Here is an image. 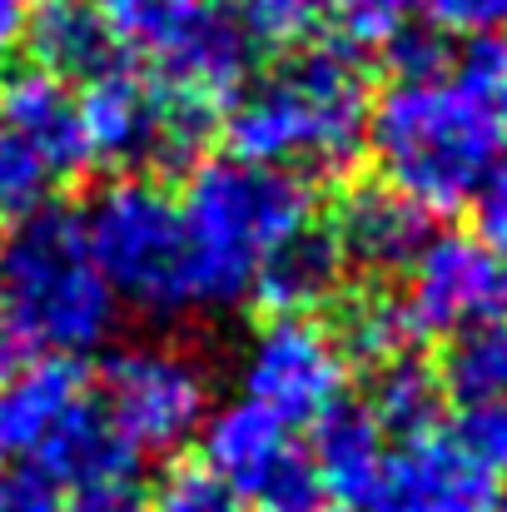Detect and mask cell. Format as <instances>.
I'll list each match as a JSON object with an SVG mask.
<instances>
[{
	"mask_svg": "<svg viewBox=\"0 0 507 512\" xmlns=\"http://www.w3.org/2000/svg\"><path fill=\"white\" fill-rule=\"evenodd\" d=\"M90 259L100 264L115 304L145 319L189 314V239L179 199L150 174L105 179L80 214Z\"/></svg>",
	"mask_w": 507,
	"mask_h": 512,
	"instance_id": "5",
	"label": "cell"
},
{
	"mask_svg": "<svg viewBox=\"0 0 507 512\" xmlns=\"http://www.w3.org/2000/svg\"><path fill=\"white\" fill-rule=\"evenodd\" d=\"M0 512H60V498H55V488L40 473H30V478H10L5 483Z\"/></svg>",
	"mask_w": 507,
	"mask_h": 512,
	"instance_id": "34",
	"label": "cell"
},
{
	"mask_svg": "<svg viewBox=\"0 0 507 512\" xmlns=\"http://www.w3.org/2000/svg\"><path fill=\"white\" fill-rule=\"evenodd\" d=\"M0 125H10L40 160L60 179L90 170V150L80 135V110L65 80L45 70H15L0 80Z\"/></svg>",
	"mask_w": 507,
	"mask_h": 512,
	"instance_id": "16",
	"label": "cell"
},
{
	"mask_svg": "<svg viewBox=\"0 0 507 512\" xmlns=\"http://www.w3.org/2000/svg\"><path fill=\"white\" fill-rule=\"evenodd\" d=\"M458 448L483 468V473H507V398L498 403H473L458 418Z\"/></svg>",
	"mask_w": 507,
	"mask_h": 512,
	"instance_id": "29",
	"label": "cell"
},
{
	"mask_svg": "<svg viewBox=\"0 0 507 512\" xmlns=\"http://www.w3.org/2000/svg\"><path fill=\"white\" fill-rule=\"evenodd\" d=\"M363 150H373L378 179L418 209L453 214L503 165V120L493 95L468 85L458 70L393 80V90L368 110Z\"/></svg>",
	"mask_w": 507,
	"mask_h": 512,
	"instance_id": "2",
	"label": "cell"
},
{
	"mask_svg": "<svg viewBox=\"0 0 507 512\" xmlns=\"http://www.w3.org/2000/svg\"><path fill=\"white\" fill-rule=\"evenodd\" d=\"M0 319L20 348L80 358L110 339L120 304L90 259L80 214L40 204L0 239Z\"/></svg>",
	"mask_w": 507,
	"mask_h": 512,
	"instance_id": "4",
	"label": "cell"
},
{
	"mask_svg": "<svg viewBox=\"0 0 507 512\" xmlns=\"http://www.w3.org/2000/svg\"><path fill=\"white\" fill-rule=\"evenodd\" d=\"M50 189H55V174L45 170V160L10 125H0V219L15 224L35 214L40 204H50Z\"/></svg>",
	"mask_w": 507,
	"mask_h": 512,
	"instance_id": "27",
	"label": "cell"
},
{
	"mask_svg": "<svg viewBox=\"0 0 507 512\" xmlns=\"http://www.w3.org/2000/svg\"><path fill=\"white\" fill-rule=\"evenodd\" d=\"M239 25L264 50H304L324 30V0H239Z\"/></svg>",
	"mask_w": 507,
	"mask_h": 512,
	"instance_id": "26",
	"label": "cell"
},
{
	"mask_svg": "<svg viewBox=\"0 0 507 512\" xmlns=\"http://www.w3.org/2000/svg\"><path fill=\"white\" fill-rule=\"evenodd\" d=\"M150 512H249V503L204 463H174L150 493Z\"/></svg>",
	"mask_w": 507,
	"mask_h": 512,
	"instance_id": "28",
	"label": "cell"
},
{
	"mask_svg": "<svg viewBox=\"0 0 507 512\" xmlns=\"http://www.w3.org/2000/svg\"><path fill=\"white\" fill-rule=\"evenodd\" d=\"M493 105H498V120H503V135H507V75H503V85H498V95H493Z\"/></svg>",
	"mask_w": 507,
	"mask_h": 512,
	"instance_id": "37",
	"label": "cell"
},
{
	"mask_svg": "<svg viewBox=\"0 0 507 512\" xmlns=\"http://www.w3.org/2000/svg\"><path fill=\"white\" fill-rule=\"evenodd\" d=\"M368 75L348 50H299L279 70L244 80L219 115L234 160L289 174H343L368 140Z\"/></svg>",
	"mask_w": 507,
	"mask_h": 512,
	"instance_id": "1",
	"label": "cell"
},
{
	"mask_svg": "<svg viewBox=\"0 0 507 512\" xmlns=\"http://www.w3.org/2000/svg\"><path fill=\"white\" fill-rule=\"evenodd\" d=\"M160 85V125H155V165L160 170H179V165H199L209 140L219 135V105L204 95H189L179 85Z\"/></svg>",
	"mask_w": 507,
	"mask_h": 512,
	"instance_id": "23",
	"label": "cell"
},
{
	"mask_svg": "<svg viewBox=\"0 0 507 512\" xmlns=\"http://www.w3.org/2000/svg\"><path fill=\"white\" fill-rule=\"evenodd\" d=\"M90 398L80 358L45 353L0 383V458H35L50 433Z\"/></svg>",
	"mask_w": 507,
	"mask_h": 512,
	"instance_id": "14",
	"label": "cell"
},
{
	"mask_svg": "<svg viewBox=\"0 0 507 512\" xmlns=\"http://www.w3.org/2000/svg\"><path fill=\"white\" fill-rule=\"evenodd\" d=\"M60 512H150V493L135 478H115V483H95V488H75Z\"/></svg>",
	"mask_w": 507,
	"mask_h": 512,
	"instance_id": "33",
	"label": "cell"
},
{
	"mask_svg": "<svg viewBox=\"0 0 507 512\" xmlns=\"http://www.w3.org/2000/svg\"><path fill=\"white\" fill-rule=\"evenodd\" d=\"M199 458L259 512H324L319 473L309 453L289 438V423H279L244 393L209 408L199 428Z\"/></svg>",
	"mask_w": 507,
	"mask_h": 512,
	"instance_id": "7",
	"label": "cell"
},
{
	"mask_svg": "<svg viewBox=\"0 0 507 512\" xmlns=\"http://www.w3.org/2000/svg\"><path fill=\"white\" fill-rule=\"evenodd\" d=\"M413 334H463L478 324L507 319V269L483 239L433 234L408 264V289L398 294Z\"/></svg>",
	"mask_w": 507,
	"mask_h": 512,
	"instance_id": "9",
	"label": "cell"
},
{
	"mask_svg": "<svg viewBox=\"0 0 507 512\" xmlns=\"http://www.w3.org/2000/svg\"><path fill=\"white\" fill-rule=\"evenodd\" d=\"M194 5L199 0H95V10L115 30V40L145 50L150 60L165 55V45L179 35V25L194 15Z\"/></svg>",
	"mask_w": 507,
	"mask_h": 512,
	"instance_id": "25",
	"label": "cell"
},
{
	"mask_svg": "<svg viewBox=\"0 0 507 512\" xmlns=\"http://www.w3.org/2000/svg\"><path fill=\"white\" fill-rule=\"evenodd\" d=\"M30 463L40 468V478L50 488H70V493L95 488V483H115V478H135V468H140L135 448L110 428V418L90 398L50 433V443Z\"/></svg>",
	"mask_w": 507,
	"mask_h": 512,
	"instance_id": "19",
	"label": "cell"
},
{
	"mask_svg": "<svg viewBox=\"0 0 507 512\" xmlns=\"http://www.w3.org/2000/svg\"><path fill=\"white\" fill-rule=\"evenodd\" d=\"M15 368H20V339H15V334H10V324L0 319V383H5Z\"/></svg>",
	"mask_w": 507,
	"mask_h": 512,
	"instance_id": "36",
	"label": "cell"
},
{
	"mask_svg": "<svg viewBox=\"0 0 507 512\" xmlns=\"http://www.w3.org/2000/svg\"><path fill=\"white\" fill-rule=\"evenodd\" d=\"M324 25L343 40L338 50L383 55L413 25V0H324Z\"/></svg>",
	"mask_w": 507,
	"mask_h": 512,
	"instance_id": "24",
	"label": "cell"
},
{
	"mask_svg": "<svg viewBox=\"0 0 507 512\" xmlns=\"http://www.w3.org/2000/svg\"><path fill=\"white\" fill-rule=\"evenodd\" d=\"M334 348L343 353V363H363L368 373L403 358L418 334L408 324V309L398 294L383 289H343L334 299V329H329Z\"/></svg>",
	"mask_w": 507,
	"mask_h": 512,
	"instance_id": "20",
	"label": "cell"
},
{
	"mask_svg": "<svg viewBox=\"0 0 507 512\" xmlns=\"http://www.w3.org/2000/svg\"><path fill=\"white\" fill-rule=\"evenodd\" d=\"M493 512H507V488L503 493H493Z\"/></svg>",
	"mask_w": 507,
	"mask_h": 512,
	"instance_id": "38",
	"label": "cell"
},
{
	"mask_svg": "<svg viewBox=\"0 0 507 512\" xmlns=\"http://www.w3.org/2000/svg\"><path fill=\"white\" fill-rule=\"evenodd\" d=\"M25 45H30V60L35 70L55 75V80H95L105 70L120 65V40L115 30L105 25V15L95 10V0H45L35 15H30V30H25Z\"/></svg>",
	"mask_w": 507,
	"mask_h": 512,
	"instance_id": "17",
	"label": "cell"
},
{
	"mask_svg": "<svg viewBox=\"0 0 507 512\" xmlns=\"http://www.w3.org/2000/svg\"><path fill=\"white\" fill-rule=\"evenodd\" d=\"M383 60H388V70H393L398 80H428V75H443V70L453 65V50H448L443 30L413 20V25L383 50Z\"/></svg>",
	"mask_w": 507,
	"mask_h": 512,
	"instance_id": "30",
	"label": "cell"
},
{
	"mask_svg": "<svg viewBox=\"0 0 507 512\" xmlns=\"http://www.w3.org/2000/svg\"><path fill=\"white\" fill-rule=\"evenodd\" d=\"M179 214L189 239V314H224L249 299L264 254L314 219V189L304 174L214 155L189 170Z\"/></svg>",
	"mask_w": 507,
	"mask_h": 512,
	"instance_id": "3",
	"label": "cell"
},
{
	"mask_svg": "<svg viewBox=\"0 0 507 512\" xmlns=\"http://www.w3.org/2000/svg\"><path fill=\"white\" fill-rule=\"evenodd\" d=\"M80 135L90 150V165H110L120 174H140L155 165V125H160V85L135 75L130 65H115L75 95Z\"/></svg>",
	"mask_w": 507,
	"mask_h": 512,
	"instance_id": "12",
	"label": "cell"
},
{
	"mask_svg": "<svg viewBox=\"0 0 507 512\" xmlns=\"http://www.w3.org/2000/svg\"><path fill=\"white\" fill-rule=\"evenodd\" d=\"M155 65H160L165 85H179V90L204 95V100L219 105L249 80L254 40L244 35L239 15H229L219 0H199L194 15L179 25V35L169 40Z\"/></svg>",
	"mask_w": 507,
	"mask_h": 512,
	"instance_id": "13",
	"label": "cell"
},
{
	"mask_svg": "<svg viewBox=\"0 0 507 512\" xmlns=\"http://www.w3.org/2000/svg\"><path fill=\"white\" fill-rule=\"evenodd\" d=\"M309 463L319 473L324 498L363 508V498L373 493V483L388 463V438H383V428L373 423V413L363 403H334L314 423Z\"/></svg>",
	"mask_w": 507,
	"mask_h": 512,
	"instance_id": "18",
	"label": "cell"
},
{
	"mask_svg": "<svg viewBox=\"0 0 507 512\" xmlns=\"http://www.w3.org/2000/svg\"><path fill=\"white\" fill-rule=\"evenodd\" d=\"M438 388L463 408L507 398V319L453 334L438 363Z\"/></svg>",
	"mask_w": 507,
	"mask_h": 512,
	"instance_id": "22",
	"label": "cell"
},
{
	"mask_svg": "<svg viewBox=\"0 0 507 512\" xmlns=\"http://www.w3.org/2000/svg\"><path fill=\"white\" fill-rule=\"evenodd\" d=\"M473 204H478V239L507 269V165L488 174V184L473 194Z\"/></svg>",
	"mask_w": 507,
	"mask_h": 512,
	"instance_id": "32",
	"label": "cell"
},
{
	"mask_svg": "<svg viewBox=\"0 0 507 512\" xmlns=\"http://www.w3.org/2000/svg\"><path fill=\"white\" fill-rule=\"evenodd\" d=\"M5 483H10V478H5V468H0V493H5Z\"/></svg>",
	"mask_w": 507,
	"mask_h": 512,
	"instance_id": "39",
	"label": "cell"
},
{
	"mask_svg": "<svg viewBox=\"0 0 507 512\" xmlns=\"http://www.w3.org/2000/svg\"><path fill=\"white\" fill-rule=\"evenodd\" d=\"M30 30V0H0V65L25 45Z\"/></svg>",
	"mask_w": 507,
	"mask_h": 512,
	"instance_id": "35",
	"label": "cell"
},
{
	"mask_svg": "<svg viewBox=\"0 0 507 512\" xmlns=\"http://www.w3.org/2000/svg\"><path fill=\"white\" fill-rule=\"evenodd\" d=\"M343 274H348V264H343L334 229L309 219L304 229H294L284 244H274L264 254V264L254 269L249 299L269 319H309L314 309L334 304L343 294Z\"/></svg>",
	"mask_w": 507,
	"mask_h": 512,
	"instance_id": "15",
	"label": "cell"
},
{
	"mask_svg": "<svg viewBox=\"0 0 507 512\" xmlns=\"http://www.w3.org/2000/svg\"><path fill=\"white\" fill-rule=\"evenodd\" d=\"M329 229L348 269L368 279H388V274H408V264L423 254V244L433 239V214L418 209L393 184L363 179L338 199Z\"/></svg>",
	"mask_w": 507,
	"mask_h": 512,
	"instance_id": "11",
	"label": "cell"
},
{
	"mask_svg": "<svg viewBox=\"0 0 507 512\" xmlns=\"http://www.w3.org/2000/svg\"><path fill=\"white\" fill-rule=\"evenodd\" d=\"M423 5L428 25L443 30V35H498L507 30V0H413Z\"/></svg>",
	"mask_w": 507,
	"mask_h": 512,
	"instance_id": "31",
	"label": "cell"
},
{
	"mask_svg": "<svg viewBox=\"0 0 507 512\" xmlns=\"http://www.w3.org/2000/svg\"><path fill=\"white\" fill-rule=\"evenodd\" d=\"M373 423L383 428V438H428L438 413H443V388H438V373L428 363H418L413 353L373 368V383H368V403Z\"/></svg>",
	"mask_w": 507,
	"mask_h": 512,
	"instance_id": "21",
	"label": "cell"
},
{
	"mask_svg": "<svg viewBox=\"0 0 507 512\" xmlns=\"http://www.w3.org/2000/svg\"><path fill=\"white\" fill-rule=\"evenodd\" d=\"M363 512H493V473H483L458 438H413L388 453Z\"/></svg>",
	"mask_w": 507,
	"mask_h": 512,
	"instance_id": "10",
	"label": "cell"
},
{
	"mask_svg": "<svg viewBox=\"0 0 507 512\" xmlns=\"http://www.w3.org/2000/svg\"><path fill=\"white\" fill-rule=\"evenodd\" d=\"M100 413L135 458H174L209 418V373L179 343H130L100 368Z\"/></svg>",
	"mask_w": 507,
	"mask_h": 512,
	"instance_id": "6",
	"label": "cell"
},
{
	"mask_svg": "<svg viewBox=\"0 0 507 512\" xmlns=\"http://www.w3.org/2000/svg\"><path fill=\"white\" fill-rule=\"evenodd\" d=\"M343 353L314 319H269L244 353V398L279 423H319L343 403Z\"/></svg>",
	"mask_w": 507,
	"mask_h": 512,
	"instance_id": "8",
	"label": "cell"
}]
</instances>
